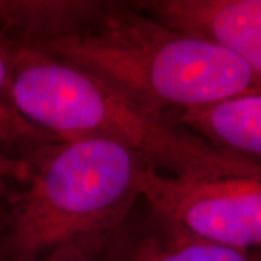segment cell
I'll return each instance as SVG.
<instances>
[{
	"label": "cell",
	"instance_id": "1",
	"mask_svg": "<svg viewBox=\"0 0 261 261\" xmlns=\"http://www.w3.org/2000/svg\"><path fill=\"white\" fill-rule=\"evenodd\" d=\"M9 97L23 118L58 138L118 144L163 174L187 180L261 176V166L218 148L100 79L0 32Z\"/></svg>",
	"mask_w": 261,
	"mask_h": 261
},
{
	"label": "cell",
	"instance_id": "2",
	"mask_svg": "<svg viewBox=\"0 0 261 261\" xmlns=\"http://www.w3.org/2000/svg\"><path fill=\"white\" fill-rule=\"evenodd\" d=\"M28 44L167 118L261 93V79L241 58L168 27L134 3L103 2L79 31Z\"/></svg>",
	"mask_w": 261,
	"mask_h": 261
},
{
	"label": "cell",
	"instance_id": "3",
	"mask_svg": "<svg viewBox=\"0 0 261 261\" xmlns=\"http://www.w3.org/2000/svg\"><path fill=\"white\" fill-rule=\"evenodd\" d=\"M145 160L96 138L57 140L29 157L0 196L6 261L121 228L141 200Z\"/></svg>",
	"mask_w": 261,
	"mask_h": 261
},
{
	"label": "cell",
	"instance_id": "4",
	"mask_svg": "<svg viewBox=\"0 0 261 261\" xmlns=\"http://www.w3.org/2000/svg\"><path fill=\"white\" fill-rule=\"evenodd\" d=\"M141 200L203 240L247 252L261 248V176L187 180L148 167Z\"/></svg>",
	"mask_w": 261,
	"mask_h": 261
},
{
	"label": "cell",
	"instance_id": "5",
	"mask_svg": "<svg viewBox=\"0 0 261 261\" xmlns=\"http://www.w3.org/2000/svg\"><path fill=\"white\" fill-rule=\"evenodd\" d=\"M138 9L241 58L261 79V0H148Z\"/></svg>",
	"mask_w": 261,
	"mask_h": 261
},
{
	"label": "cell",
	"instance_id": "6",
	"mask_svg": "<svg viewBox=\"0 0 261 261\" xmlns=\"http://www.w3.org/2000/svg\"><path fill=\"white\" fill-rule=\"evenodd\" d=\"M112 261H251V255L196 237L145 206L116 229Z\"/></svg>",
	"mask_w": 261,
	"mask_h": 261
},
{
	"label": "cell",
	"instance_id": "7",
	"mask_svg": "<svg viewBox=\"0 0 261 261\" xmlns=\"http://www.w3.org/2000/svg\"><path fill=\"white\" fill-rule=\"evenodd\" d=\"M173 119L215 147L261 166V93L189 109Z\"/></svg>",
	"mask_w": 261,
	"mask_h": 261
},
{
	"label": "cell",
	"instance_id": "8",
	"mask_svg": "<svg viewBox=\"0 0 261 261\" xmlns=\"http://www.w3.org/2000/svg\"><path fill=\"white\" fill-rule=\"evenodd\" d=\"M94 0H0V32L27 42L70 35L102 8Z\"/></svg>",
	"mask_w": 261,
	"mask_h": 261
},
{
	"label": "cell",
	"instance_id": "9",
	"mask_svg": "<svg viewBox=\"0 0 261 261\" xmlns=\"http://www.w3.org/2000/svg\"><path fill=\"white\" fill-rule=\"evenodd\" d=\"M60 140L23 118L9 97V63L0 45V196L18 178L23 163Z\"/></svg>",
	"mask_w": 261,
	"mask_h": 261
},
{
	"label": "cell",
	"instance_id": "10",
	"mask_svg": "<svg viewBox=\"0 0 261 261\" xmlns=\"http://www.w3.org/2000/svg\"><path fill=\"white\" fill-rule=\"evenodd\" d=\"M115 232L116 231L79 238L34 257L10 261H112Z\"/></svg>",
	"mask_w": 261,
	"mask_h": 261
},
{
	"label": "cell",
	"instance_id": "11",
	"mask_svg": "<svg viewBox=\"0 0 261 261\" xmlns=\"http://www.w3.org/2000/svg\"><path fill=\"white\" fill-rule=\"evenodd\" d=\"M250 255H251V261H261V248L255 250V251H251Z\"/></svg>",
	"mask_w": 261,
	"mask_h": 261
},
{
	"label": "cell",
	"instance_id": "12",
	"mask_svg": "<svg viewBox=\"0 0 261 261\" xmlns=\"http://www.w3.org/2000/svg\"><path fill=\"white\" fill-rule=\"evenodd\" d=\"M5 228V212L0 209V231H3Z\"/></svg>",
	"mask_w": 261,
	"mask_h": 261
}]
</instances>
